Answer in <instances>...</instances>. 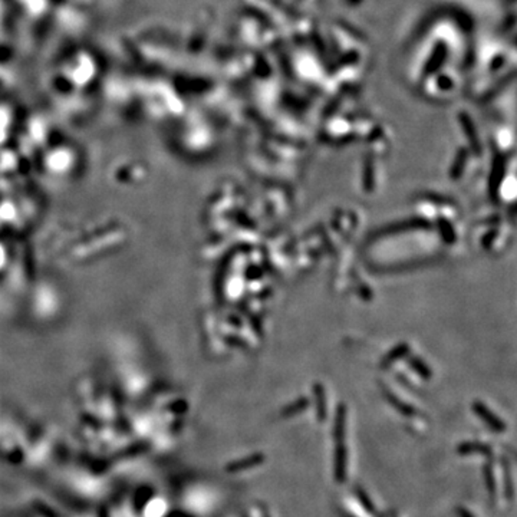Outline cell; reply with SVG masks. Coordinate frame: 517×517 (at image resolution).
<instances>
[{"label":"cell","instance_id":"obj_3","mask_svg":"<svg viewBox=\"0 0 517 517\" xmlns=\"http://www.w3.org/2000/svg\"><path fill=\"white\" fill-rule=\"evenodd\" d=\"M264 454L262 452H255L252 456H249L246 459L243 460H237L234 463H230L227 466V471L229 473H239V471H243V470H247V468H252V467H257L260 466L262 463H264Z\"/></svg>","mask_w":517,"mask_h":517},{"label":"cell","instance_id":"obj_14","mask_svg":"<svg viewBox=\"0 0 517 517\" xmlns=\"http://www.w3.org/2000/svg\"><path fill=\"white\" fill-rule=\"evenodd\" d=\"M456 513L459 517H474V514L470 511V510L464 509V507H457L456 509Z\"/></svg>","mask_w":517,"mask_h":517},{"label":"cell","instance_id":"obj_7","mask_svg":"<svg viewBox=\"0 0 517 517\" xmlns=\"http://www.w3.org/2000/svg\"><path fill=\"white\" fill-rule=\"evenodd\" d=\"M502 467H503V475H504V495L507 499H511L513 497V484H511V477H510V468H509V463L506 460H502Z\"/></svg>","mask_w":517,"mask_h":517},{"label":"cell","instance_id":"obj_12","mask_svg":"<svg viewBox=\"0 0 517 517\" xmlns=\"http://www.w3.org/2000/svg\"><path fill=\"white\" fill-rule=\"evenodd\" d=\"M407 350H408V346L407 345H401V346H398V348H395V349L388 355V358L385 359V362L384 364H388V362H394L395 359H398V358H401V355H404V354H407Z\"/></svg>","mask_w":517,"mask_h":517},{"label":"cell","instance_id":"obj_2","mask_svg":"<svg viewBox=\"0 0 517 517\" xmlns=\"http://www.w3.org/2000/svg\"><path fill=\"white\" fill-rule=\"evenodd\" d=\"M473 409H474V412L477 414V416L480 417L481 420L484 421V423L487 424L488 427L491 428L493 431H495V432H503V431L506 430V425L503 424V421L500 420V418H497V417L488 409L483 402H480V401H475L473 404Z\"/></svg>","mask_w":517,"mask_h":517},{"label":"cell","instance_id":"obj_9","mask_svg":"<svg viewBox=\"0 0 517 517\" xmlns=\"http://www.w3.org/2000/svg\"><path fill=\"white\" fill-rule=\"evenodd\" d=\"M386 395V398H388V401L392 404L394 407L397 408L400 412H402L404 416H416V409H412L411 407H408V405H405V404H402L395 395H392V394H389V392H386L385 394Z\"/></svg>","mask_w":517,"mask_h":517},{"label":"cell","instance_id":"obj_13","mask_svg":"<svg viewBox=\"0 0 517 517\" xmlns=\"http://www.w3.org/2000/svg\"><path fill=\"white\" fill-rule=\"evenodd\" d=\"M441 226H443V233L445 234V240H448V243H452V240H454V233H452V229H451V226L448 224H445L444 221L441 220Z\"/></svg>","mask_w":517,"mask_h":517},{"label":"cell","instance_id":"obj_1","mask_svg":"<svg viewBox=\"0 0 517 517\" xmlns=\"http://www.w3.org/2000/svg\"><path fill=\"white\" fill-rule=\"evenodd\" d=\"M336 448H335V480L338 484H343L348 479V450H346V443L345 437L335 438Z\"/></svg>","mask_w":517,"mask_h":517},{"label":"cell","instance_id":"obj_8","mask_svg":"<svg viewBox=\"0 0 517 517\" xmlns=\"http://www.w3.org/2000/svg\"><path fill=\"white\" fill-rule=\"evenodd\" d=\"M484 480H486V486H487L488 493L491 497L495 495V477H494V471H493V467L491 464H486L484 466Z\"/></svg>","mask_w":517,"mask_h":517},{"label":"cell","instance_id":"obj_10","mask_svg":"<svg viewBox=\"0 0 517 517\" xmlns=\"http://www.w3.org/2000/svg\"><path fill=\"white\" fill-rule=\"evenodd\" d=\"M306 405H307V400H306V398H302V400L296 401L295 404L287 405V407L284 408L283 411H282V416L283 417L296 416V414H298V412H300L302 409H305Z\"/></svg>","mask_w":517,"mask_h":517},{"label":"cell","instance_id":"obj_5","mask_svg":"<svg viewBox=\"0 0 517 517\" xmlns=\"http://www.w3.org/2000/svg\"><path fill=\"white\" fill-rule=\"evenodd\" d=\"M315 395H316V412H318V420L323 421L326 418V398H325V391L323 386H315Z\"/></svg>","mask_w":517,"mask_h":517},{"label":"cell","instance_id":"obj_4","mask_svg":"<svg viewBox=\"0 0 517 517\" xmlns=\"http://www.w3.org/2000/svg\"><path fill=\"white\" fill-rule=\"evenodd\" d=\"M457 452L459 454H484V456H491V448L490 445L483 444V443H477V441H468V443H463L457 447Z\"/></svg>","mask_w":517,"mask_h":517},{"label":"cell","instance_id":"obj_6","mask_svg":"<svg viewBox=\"0 0 517 517\" xmlns=\"http://www.w3.org/2000/svg\"><path fill=\"white\" fill-rule=\"evenodd\" d=\"M355 494H357V497H358V500H359V503L362 504V507H364L369 514H372V516H377V509H375V506H374V503H372V500L368 497V494L365 493L364 491V488L362 487H355Z\"/></svg>","mask_w":517,"mask_h":517},{"label":"cell","instance_id":"obj_11","mask_svg":"<svg viewBox=\"0 0 517 517\" xmlns=\"http://www.w3.org/2000/svg\"><path fill=\"white\" fill-rule=\"evenodd\" d=\"M409 364L414 366V369H416V371L418 372V374H420L421 377H425V378H428V377H430V375H431V372L428 371V369H427V366H425V365H424L423 362L420 361V359H417V358H414V359H411V362H409Z\"/></svg>","mask_w":517,"mask_h":517}]
</instances>
